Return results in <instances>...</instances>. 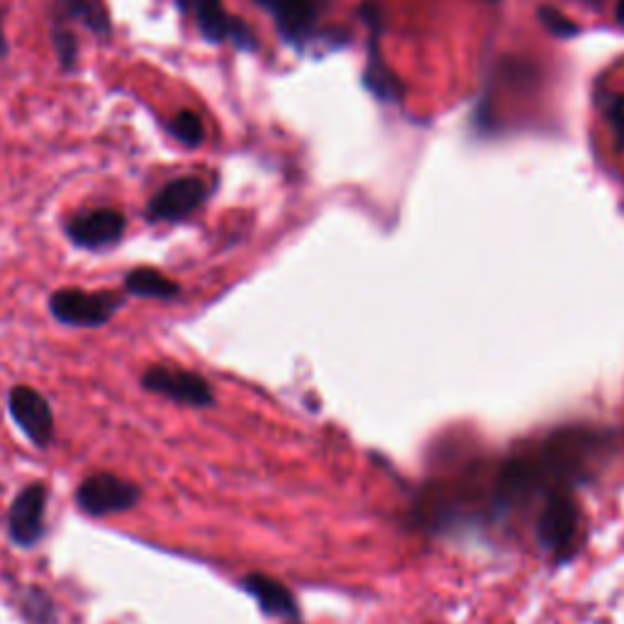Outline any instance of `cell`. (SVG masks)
<instances>
[{
	"label": "cell",
	"instance_id": "603a6c76",
	"mask_svg": "<svg viewBox=\"0 0 624 624\" xmlns=\"http://www.w3.org/2000/svg\"><path fill=\"white\" fill-rule=\"evenodd\" d=\"M254 3H257V5H261V8H264V10H269V8H271V3H273V0H254Z\"/></svg>",
	"mask_w": 624,
	"mask_h": 624
},
{
	"label": "cell",
	"instance_id": "7402d4cb",
	"mask_svg": "<svg viewBox=\"0 0 624 624\" xmlns=\"http://www.w3.org/2000/svg\"><path fill=\"white\" fill-rule=\"evenodd\" d=\"M615 15H617V25L624 27V0H620V3H617V13Z\"/></svg>",
	"mask_w": 624,
	"mask_h": 624
},
{
	"label": "cell",
	"instance_id": "e0dca14e",
	"mask_svg": "<svg viewBox=\"0 0 624 624\" xmlns=\"http://www.w3.org/2000/svg\"><path fill=\"white\" fill-rule=\"evenodd\" d=\"M23 615L30 624H52L54 605L52 598L39 588H27L23 595Z\"/></svg>",
	"mask_w": 624,
	"mask_h": 624
},
{
	"label": "cell",
	"instance_id": "ac0fdd59",
	"mask_svg": "<svg viewBox=\"0 0 624 624\" xmlns=\"http://www.w3.org/2000/svg\"><path fill=\"white\" fill-rule=\"evenodd\" d=\"M540 20L544 23V27L556 37H571L578 32L576 23H571V20H568L564 13H558L556 8H549V5L540 8Z\"/></svg>",
	"mask_w": 624,
	"mask_h": 624
},
{
	"label": "cell",
	"instance_id": "44dd1931",
	"mask_svg": "<svg viewBox=\"0 0 624 624\" xmlns=\"http://www.w3.org/2000/svg\"><path fill=\"white\" fill-rule=\"evenodd\" d=\"M8 57V37H5V27H3V18H0V61Z\"/></svg>",
	"mask_w": 624,
	"mask_h": 624
},
{
	"label": "cell",
	"instance_id": "30bf717a",
	"mask_svg": "<svg viewBox=\"0 0 624 624\" xmlns=\"http://www.w3.org/2000/svg\"><path fill=\"white\" fill-rule=\"evenodd\" d=\"M54 23H79L103 42L113 37V20L103 0H54Z\"/></svg>",
	"mask_w": 624,
	"mask_h": 624
},
{
	"label": "cell",
	"instance_id": "cb8c5ba5",
	"mask_svg": "<svg viewBox=\"0 0 624 624\" xmlns=\"http://www.w3.org/2000/svg\"><path fill=\"white\" fill-rule=\"evenodd\" d=\"M583 3H588V5H600L602 0H583Z\"/></svg>",
	"mask_w": 624,
	"mask_h": 624
},
{
	"label": "cell",
	"instance_id": "52a82bcc",
	"mask_svg": "<svg viewBox=\"0 0 624 624\" xmlns=\"http://www.w3.org/2000/svg\"><path fill=\"white\" fill-rule=\"evenodd\" d=\"M10 415L35 446H49L54 440V415L47 398L30 386H15L8 396Z\"/></svg>",
	"mask_w": 624,
	"mask_h": 624
},
{
	"label": "cell",
	"instance_id": "9a60e30c",
	"mask_svg": "<svg viewBox=\"0 0 624 624\" xmlns=\"http://www.w3.org/2000/svg\"><path fill=\"white\" fill-rule=\"evenodd\" d=\"M169 133L173 139L181 141L183 147H201L205 141L203 117L193 111H181L171 117Z\"/></svg>",
	"mask_w": 624,
	"mask_h": 624
},
{
	"label": "cell",
	"instance_id": "7c38bea8",
	"mask_svg": "<svg viewBox=\"0 0 624 624\" xmlns=\"http://www.w3.org/2000/svg\"><path fill=\"white\" fill-rule=\"evenodd\" d=\"M125 291L129 295H137V298H155V300H173L181 293L179 283H173L171 279L163 276L161 271L139 266L127 273L125 279Z\"/></svg>",
	"mask_w": 624,
	"mask_h": 624
},
{
	"label": "cell",
	"instance_id": "5bb4252c",
	"mask_svg": "<svg viewBox=\"0 0 624 624\" xmlns=\"http://www.w3.org/2000/svg\"><path fill=\"white\" fill-rule=\"evenodd\" d=\"M364 83L371 93L381 98V101H400L402 98V86L398 81V76L383 64L381 54L376 52V42L374 49H371V59L366 64Z\"/></svg>",
	"mask_w": 624,
	"mask_h": 624
},
{
	"label": "cell",
	"instance_id": "4fadbf2b",
	"mask_svg": "<svg viewBox=\"0 0 624 624\" xmlns=\"http://www.w3.org/2000/svg\"><path fill=\"white\" fill-rule=\"evenodd\" d=\"M193 13H195V25H198L201 35L207 42L220 45V42L227 39L229 18L232 15H227L223 0H193Z\"/></svg>",
	"mask_w": 624,
	"mask_h": 624
},
{
	"label": "cell",
	"instance_id": "3957f363",
	"mask_svg": "<svg viewBox=\"0 0 624 624\" xmlns=\"http://www.w3.org/2000/svg\"><path fill=\"white\" fill-rule=\"evenodd\" d=\"M578 522V508L568 490L549 492L536 520V540L552 554H568L576 544Z\"/></svg>",
	"mask_w": 624,
	"mask_h": 624
},
{
	"label": "cell",
	"instance_id": "8fae6325",
	"mask_svg": "<svg viewBox=\"0 0 624 624\" xmlns=\"http://www.w3.org/2000/svg\"><path fill=\"white\" fill-rule=\"evenodd\" d=\"M247 593L259 602V608L266 612L271 617H288L295 620L298 617V605L291 595V590L286 586H281L279 580H273L264 574H249L245 578Z\"/></svg>",
	"mask_w": 624,
	"mask_h": 624
},
{
	"label": "cell",
	"instance_id": "5b68a950",
	"mask_svg": "<svg viewBox=\"0 0 624 624\" xmlns=\"http://www.w3.org/2000/svg\"><path fill=\"white\" fill-rule=\"evenodd\" d=\"M207 185L198 177L173 179L147 205L151 223H181L207 201Z\"/></svg>",
	"mask_w": 624,
	"mask_h": 624
},
{
	"label": "cell",
	"instance_id": "8992f818",
	"mask_svg": "<svg viewBox=\"0 0 624 624\" xmlns=\"http://www.w3.org/2000/svg\"><path fill=\"white\" fill-rule=\"evenodd\" d=\"M127 229V217L115 207H98L73 215L67 223V237L81 249H105L117 245Z\"/></svg>",
	"mask_w": 624,
	"mask_h": 624
},
{
	"label": "cell",
	"instance_id": "ba28073f",
	"mask_svg": "<svg viewBox=\"0 0 624 624\" xmlns=\"http://www.w3.org/2000/svg\"><path fill=\"white\" fill-rule=\"evenodd\" d=\"M45 512H47V488L42 484H30L18 492L10 506L8 527L13 542L20 546H35L45 534Z\"/></svg>",
	"mask_w": 624,
	"mask_h": 624
},
{
	"label": "cell",
	"instance_id": "ffe728a7",
	"mask_svg": "<svg viewBox=\"0 0 624 624\" xmlns=\"http://www.w3.org/2000/svg\"><path fill=\"white\" fill-rule=\"evenodd\" d=\"M608 117L612 123V129H615V141L617 147L624 149V101H615L608 111Z\"/></svg>",
	"mask_w": 624,
	"mask_h": 624
},
{
	"label": "cell",
	"instance_id": "d6986e66",
	"mask_svg": "<svg viewBox=\"0 0 624 624\" xmlns=\"http://www.w3.org/2000/svg\"><path fill=\"white\" fill-rule=\"evenodd\" d=\"M227 42H232V45L242 52H254L259 47L254 30H251L242 18H229Z\"/></svg>",
	"mask_w": 624,
	"mask_h": 624
},
{
	"label": "cell",
	"instance_id": "6da1fadb",
	"mask_svg": "<svg viewBox=\"0 0 624 624\" xmlns=\"http://www.w3.org/2000/svg\"><path fill=\"white\" fill-rule=\"evenodd\" d=\"M123 298L111 291H79V288H64L52 293L49 310L54 320L69 327H101L120 310Z\"/></svg>",
	"mask_w": 624,
	"mask_h": 624
},
{
	"label": "cell",
	"instance_id": "9c48e42d",
	"mask_svg": "<svg viewBox=\"0 0 624 624\" xmlns=\"http://www.w3.org/2000/svg\"><path fill=\"white\" fill-rule=\"evenodd\" d=\"M269 13L276 20L279 35L288 45L303 47L313 39V32L320 15V0H273Z\"/></svg>",
	"mask_w": 624,
	"mask_h": 624
},
{
	"label": "cell",
	"instance_id": "277c9868",
	"mask_svg": "<svg viewBox=\"0 0 624 624\" xmlns=\"http://www.w3.org/2000/svg\"><path fill=\"white\" fill-rule=\"evenodd\" d=\"M141 386L173 402L191 405V408H211L215 402V393L207 386V381L183 368L149 366L141 376Z\"/></svg>",
	"mask_w": 624,
	"mask_h": 624
},
{
	"label": "cell",
	"instance_id": "2e32d148",
	"mask_svg": "<svg viewBox=\"0 0 624 624\" xmlns=\"http://www.w3.org/2000/svg\"><path fill=\"white\" fill-rule=\"evenodd\" d=\"M52 45L54 52H57L59 67L64 71H73L79 67V37L73 35V30H69L64 23H54L52 25Z\"/></svg>",
	"mask_w": 624,
	"mask_h": 624
},
{
	"label": "cell",
	"instance_id": "7a4b0ae2",
	"mask_svg": "<svg viewBox=\"0 0 624 624\" xmlns=\"http://www.w3.org/2000/svg\"><path fill=\"white\" fill-rule=\"evenodd\" d=\"M139 498V486L115 474H93L76 490V506L91 518H107V514L133 510Z\"/></svg>",
	"mask_w": 624,
	"mask_h": 624
}]
</instances>
